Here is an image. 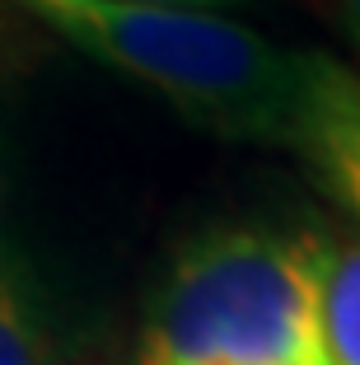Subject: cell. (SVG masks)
<instances>
[{
	"instance_id": "1",
	"label": "cell",
	"mask_w": 360,
	"mask_h": 365,
	"mask_svg": "<svg viewBox=\"0 0 360 365\" xmlns=\"http://www.w3.org/2000/svg\"><path fill=\"white\" fill-rule=\"evenodd\" d=\"M80 56L164 98L182 122L286 150L360 225V76L225 10L140 0H10Z\"/></svg>"
},
{
	"instance_id": "2",
	"label": "cell",
	"mask_w": 360,
	"mask_h": 365,
	"mask_svg": "<svg viewBox=\"0 0 360 365\" xmlns=\"http://www.w3.org/2000/svg\"><path fill=\"white\" fill-rule=\"evenodd\" d=\"M318 258V230L215 225L187 239L145 304L136 365H332Z\"/></svg>"
},
{
	"instance_id": "3",
	"label": "cell",
	"mask_w": 360,
	"mask_h": 365,
	"mask_svg": "<svg viewBox=\"0 0 360 365\" xmlns=\"http://www.w3.org/2000/svg\"><path fill=\"white\" fill-rule=\"evenodd\" d=\"M71 351L66 304L29 248L0 239V365H56Z\"/></svg>"
},
{
	"instance_id": "4",
	"label": "cell",
	"mask_w": 360,
	"mask_h": 365,
	"mask_svg": "<svg viewBox=\"0 0 360 365\" xmlns=\"http://www.w3.org/2000/svg\"><path fill=\"white\" fill-rule=\"evenodd\" d=\"M318 333L332 365H360V235H323Z\"/></svg>"
},
{
	"instance_id": "5",
	"label": "cell",
	"mask_w": 360,
	"mask_h": 365,
	"mask_svg": "<svg viewBox=\"0 0 360 365\" xmlns=\"http://www.w3.org/2000/svg\"><path fill=\"white\" fill-rule=\"evenodd\" d=\"M332 19H337L341 33H346L351 52L360 56V0H332Z\"/></svg>"
},
{
	"instance_id": "6",
	"label": "cell",
	"mask_w": 360,
	"mask_h": 365,
	"mask_svg": "<svg viewBox=\"0 0 360 365\" xmlns=\"http://www.w3.org/2000/svg\"><path fill=\"white\" fill-rule=\"evenodd\" d=\"M140 5H192V10H234L248 0H140Z\"/></svg>"
}]
</instances>
